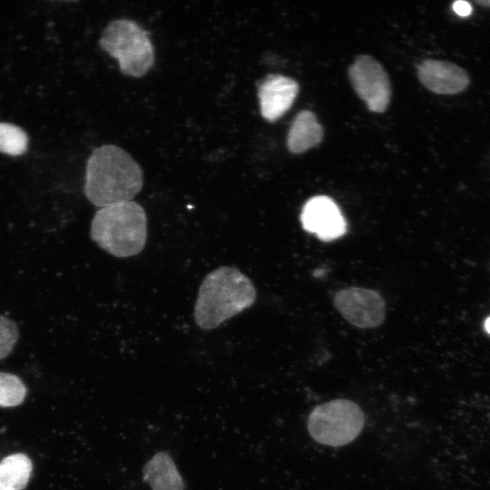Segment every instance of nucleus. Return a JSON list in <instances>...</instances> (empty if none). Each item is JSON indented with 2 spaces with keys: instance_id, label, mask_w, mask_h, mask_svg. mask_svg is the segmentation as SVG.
<instances>
[{
  "instance_id": "obj_1",
  "label": "nucleus",
  "mask_w": 490,
  "mask_h": 490,
  "mask_svg": "<svg viewBox=\"0 0 490 490\" xmlns=\"http://www.w3.org/2000/svg\"><path fill=\"white\" fill-rule=\"evenodd\" d=\"M143 185V172L124 150L105 144L96 148L86 163L84 194L96 207L130 201Z\"/></svg>"
},
{
  "instance_id": "obj_2",
  "label": "nucleus",
  "mask_w": 490,
  "mask_h": 490,
  "mask_svg": "<svg viewBox=\"0 0 490 490\" xmlns=\"http://www.w3.org/2000/svg\"><path fill=\"white\" fill-rule=\"evenodd\" d=\"M252 281L240 270L219 267L203 279L194 306V319L203 330H211L251 307L256 300Z\"/></svg>"
},
{
  "instance_id": "obj_3",
  "label": "nucleus",
  "mask_w": 490,
  "mask_h": 490,
  "mask_svg": "<svg viewBox=\"0 0 490 490\" xmlns=\"http://www.w3.org/2000/svg\"><path fill=\"white\" fill-rule=\"evenodd\" d=\"M90 235L100 248L114 257L137 255L146 244L145 211L132 201L103 207L92 220Z\"/></svg>"
},
{
  "instance_id": "obj_4",
  "label": "nucleus",
  "mask_w": 490,
  "mask_h": 490,
  "mask_svg": "<svg viewBox=\"0 0 490 490\" xmlns=\"http://www.w3.org/2000/svg\"><path fill=\"white\" fill-rule=\"evenodd\" d=\"M99 45L118 61L124 75L142 77L154 64V48L149 34L133 20L110 22L102 33Z\"/></svg>"
},
{
  "instance_id": "obj_5",
  "label": "nucleus",
  "mask_w": 490,
  "mask_h": 490,
  "mask_svg": "<svg viewBox=\"0 0 490 490\" xmlns=\"http://www.w3.org/2000/svg\"><path fill=\"white\" fill-rule=\"evenodd\" d=\"M364 425L360 407L348 399H335L314 408L309 416L308 428L317 442L340 446L353 441Z\"/></svg>"
},
{
  "instance_id": "obj_6",
  "label": "nucleus",
  "mask_w": 490,
  "mask_h": 490,
  "mask_svg": "<svg viewBox=\"0 0 490 490\" xmlns=\"http://www.w3.org/2000/svg\"><path fill=\"white\" fill-rule=\"evenodd\" d=\"M348 76L355 92L370 112L383 113L387 110L391 85L378 61L369 55H358L349 66Z\"/></svg>"
},
{
  "instance_id": "obj_7",
  "label": "nucleus",
  "mask_w": 490,
  "mask_h": 490,
  "mask_svg": "<svg viewBox=\"0 0 490 490\" xmlns=\"http://www.w3.org/2000/svg\"><path fill=\"white\" fill-rule=\"evenodd\" d=\"M333 304L347 321L358 328H377L386 318L385 300L370 289H342L334 295Z\"/></svg>"
},
{
  "instance_id": "obj_8",
  "label": "nucleus",
  "mask_w": 490,
  "mask_h": 490,
  "mask_svg": "<svg viewBox=\"0 0 490 490\" xmlns=\"http://www.w3.org/2000/svg\"><path fill=\"white\" fill-rule=\"evenodd\" d=\"M300 221L305 230L325 241L336 240L347 231V221L338 206L325 195L315 196L305 203Z\"/></svg>"
},
{
  "instance_id": "obj_9",
  "label": "nucleus",
  "mask_w": 490,
  "mask_h": 490,
  "mask_svg": "<svg viewBox=\"0 0 490 490\" xmlns=\"http://www.w3.org/2000/svg\"><path fill=\"white\" fill-rule=\"evenodd\" d=\"M299 93V83L281 74H269L258 86L261 116L268 122L279 120L289 111Z\"/></svg>"
},
{
  "instance_id": "obj_10",
  "label": "nucleus",
  "mask_w": 490,
  "mask_h": 490,
  "mask_svg": "<svg viewBox=\"0 0 490 490\" xmlns=\"http://www.w3.org/2000/svg\"><path fill=\"white\" fill-rule=\"evenodd\" d=\"M420 82L431 92L440 94H455L468 85L467 74L456 64L436 60H426L417 69Z\"/></svg>"
},
{
  "instance_id": "obj_11",
  "label": "nucleus",
  "mask_w": 490,
  "mask_h": 490,
  "mask_svg": "<svg viewBox=\"0 0 490 490\" xmlns=\"http://www.w3.org/2000/svg\"><path fill=\"white\" fill-rule=\"evenodd\" d=\"M323 134V128L315 113L308 110L301 111L289 130L287 147L292 153H302L320 143Z\"/></svg>"
},
{
  "instance_id": "obj_12",
  "label": "nucleus",
  "mask_w": 490,
  "mask_h": 490,
  "mask_svg": "<svg viewBox=\"0 0 490 490\" xmlns=\"http://www.w3.org/2000/svg\"><path fill=\"white\" fill-rule=\"evenodd\" d=\"M143 481L152 490H184V482L172 458L165 452L156 453L143 466Z\"/></svg>"
},
{
  "instance_id": "obj_13",
  "label": "nucleus",
  "mask_w": 490,
  "mask_h": 490,
  "mask_svg": "<svg viewBox=\"0 0 490 490\" xmlns=\"http://www.w3.org/2000/svg\"><path fill=\"white\" fill-rule=\"evenodd\" d=\"M33 465L22 453L5 456L0 462V490H23L31 476Z\"/></svg>"
},
{
  "instance_id": "obj_14",
  "label": "nucleus",
  "mask_w": 490,
  "mask_h": 490,
  "mask_svg": "<svg viewBox=\"0 0 490 490\" xmlns=\"http://www.w3.org/2000/svg\"><path fill=\"white\" fill-rule=\"evenodd\" d=\"M28 147V137L20 127L0 122V152L11 156L24 154Z\"/></svg>"
},
{
  "instance_id": "obj_15",
  "label": "nucleus",
  "mask_w": 490,
  "mask_h": 490,
  "mask_svg": "<svg viewBox=\"0 0 490 490\" xmlns=\"http://www.w3.org/2000/svg\"><path fill=\"white\" fill-rule=\"evenodd\" d=\"M27 389L15 375L0 372V407H11L22 404Z\"/></svg>"
},
{
  "instance_id": "obj_16",
  "label": "nucleus",
  "mask_w": 490,
  "mask_h": 490,
  "mask_svg": "<svg viewBox=\"0 0 490 490\" xmlns=\"http://www.w3.org/2000/svg\"><path fill=\"white\" fill-rule=\"evenodd\" d=\"M19 338V329L15 321L0 315V360L14 349Z\"/></svg>"
},
{
  "instance_id": "obj_17",
  "label": "nucleus",
  "mask_w": 490,
  "mask_h": 490,
  "mask_svg": "<svg viewBox=\"0 0 490 490\" xmlns=\"http://www.w3.org/2000/svg\"><path fill=\"white\" fill-rule=\"evenodd\" d=\"M454 12L459 16H468L472 13V6L466 1H456L452 6Z\"/></svg>"
},
{
  "instance_id": "obj_18",
  "label": "nucleus",
  "mask_w": 490,
  "mask_h": 490,
  "mask_svg": "<svg viewBox=\"0 0 490 490\" xmlns=\"http://www.w3.org/2000/svg\"><path fill=\"white\" fill-rule=\"evenodd\" d=\"M484 327H485V330L490 334V317H488L487 318H485V322H484Z\"/></svg>"
},
{
  "instance_id": "obj_19",
  "label": "nucleus",
  "mask_w": 490,
  "mask_h": 490,
  "mask_svg": "<svg viewBox=\"0 0 490 490\" xmlns=\"http://www.w3.org/2000/svg\"><path fill=\"white\" fill-rule=\"evenodd\" d=\"M478 4L490 6V0L477 1Z\"/></svg>"
}]
</instances>
